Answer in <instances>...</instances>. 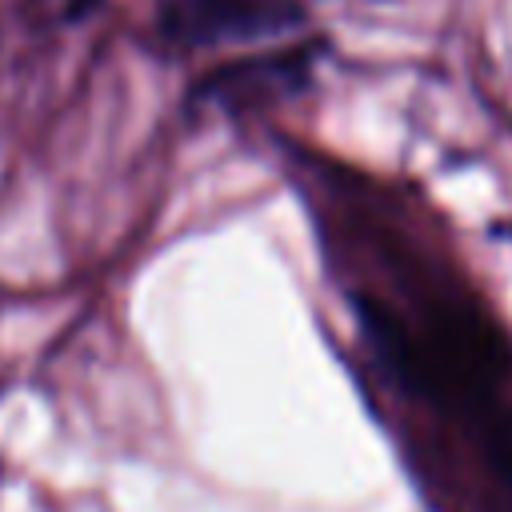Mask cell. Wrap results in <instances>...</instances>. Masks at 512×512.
Listing matches in <instances>:
<instances>
[{
  "label": "cell",
  "mask_w": 512,
  "mask_h": 512,
  "mask_svg": "<svg viewBox=\"0 0 512 512\" xmlns=\"http://www.w3.org/2000/svg\"><path fill=\"white\" fill-rule=\"evenodd\" d=\"M420 352L428 368V392H448L460 400H480L484 392H492L512 364L504 332L476 308L460 304L432 312Z\"/></svg>",
  "instance_id": "obj_1"
},
{
  "label": "cell",
  "mask_w": 512,
  "mask_h": 512,
  "mask_svg": "<svg viewBox=\"0 0 512 512\" xmlns=\"http://www.w3.org/2000/svg\"><path fill=\"white\" fill-rule=\"evenodd\" d=\"M296 20V0H168L160 24L180 44H220L272 36Z\"/></svg>",
  "instance_id": "obj_2"
},
{
  "label": "cell",
  "mask_w": 512,
  "mask_h": 512,
  "mask_svg": "<svg viewBox=\"0 0 512 512\" xmlns=\"http://www.w3.org/2000/svg\"><path fill=\"white\" fill-rule=\"evenodd\" d=\"M484 456L496 468V476L512 488V408L484 420Z\"/></svg>",
  "instance_id": "obj_3"
},
{
  "label": "cell",
  "mask_w": 512,
  "mask_h": 512,
  "mask_svg": "<svg viewBox=\"0 0 512 512\" xmlns=\"http://www.w3.org/2000/svg\"><path fill=\"white\" fill-rule=\"evenodd\" d=\"M84 8H88V0H72V16H76V12H84Z\"/></svg>",
  "instance_id": "obj_4"
}]
</instances>
